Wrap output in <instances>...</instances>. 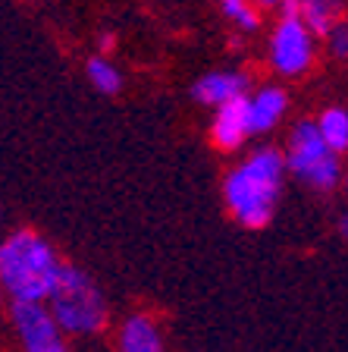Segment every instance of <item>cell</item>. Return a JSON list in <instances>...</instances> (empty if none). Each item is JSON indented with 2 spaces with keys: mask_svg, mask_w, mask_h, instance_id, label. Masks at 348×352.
I'll return each instance as SVG.
<instances>
[{
  "mask_svg": "<svg viewBox=\"0 0 348 352\" xmlns=\"http://www.w3.org/2000/svg\"><path fill=\"white\" fill-rule=\"evenodd\" d=\"M323 38H327V44H329V54H333L336 60H342V63H348V22L339 19Z\"/></svg>",
  "mask_w": 348,
  "mask_h": 352,
  "instance_id": "9a60e30c",
  "label": "cell"
},
{
  "mask_svg": "<svg viewBox=\"0 0 348 352\" xmlns=\"http://www.w3.org/2000/svg\"><path fill=\"white\" fill-rule=\"evenodd\" d=\"M286 157L279 148H257V151L232 167L223 179L226 208L242 227L264 230L273 220L276 201L283 195Z\"/></svg>",
  "mask_w": 348,
  "mask_h": 352,
  "instance_id": "6da1fadb",
  "label": "cell"
},
{
  "mask_svg": "<svg viewBox=\"0 0 348 352\" xmlns=\"http://www.w3.org/2000/svg\"><path fill=\"white\" fill-rule=\"evenodd\" d=\"M257 7L261 10H276L279 7V0H257Z\"/></svg>",
  "mask_w": 348,
  "mask_h": 352,
  "instance_id": "ac0fdd59",
  "label": "cell"
},
{
  "mask_svg": "<svg viewBox=\"0 0 348 352\" xmlns=\"http://www.w3.org/2000/svg\"><path fill=\"white\" fill-rule=\"evenodd\" d=\"M13 324L25 352H69L44 302H13Z\"/></svg>",
  "mask_w": 348,
  "mask_h": 352,
  "instance_id": "8992f818",
  "label": "cell"
},
{
  "mask_svg": "<svg viewBox=\"0 0 348 352\" xmlns=\"http://www.w3.org/2000/svg\"><path fill=\"white\" fill-rule=\"evenodd\" d=\"M85 73L101 95H116V91L123 88V73H119L107 57H91L85 66Z\"/></svg>",
  "mask_w": 348,
  "mask_h": 352,
  "instance_id": "4fadbf2b",
  "label": "cell"
},
{
  "mask_svg": "<svg viewBox=\"0 0 348 352\" xmlns=\"http://www.w3.org/2000/svg\"><path fill=\"white\" fill-rule=\"evenodd\" d=\"M251 135L248 129V95H239L232 101L220 104L211 123V142L220 151H239L245 139Z\"/></svg>",
  "mask_w": 348,
  "mask_h": 352,
  "instance_id": "52a82bcc",
  "label": "cell"
},
{
  "mask_svg": "<svg viewBox=\"0 0 348 352\" xmlns=\"http://www.w3.org/2000/svg\"><path fill=\"white\" fill-rule=\"evenodd\" d=\"M223 13L229 16L242 32H257V25H261V13H257L248 0H223Z\"/></svg>",
  "mask_w": 348,
  "mask_h": 352,
  "instance_id": "5bb4252c",
  "label": "cell"
},
{
  "mask_svg": "<svg viewBox=\"0 0 348 352\" xmlns=\"http://www.w3.org/2000/svg\"><path fill=\"white\" fill-rule=\"evenodd\" d=\"M286 107H289V95L279 85H264L248 98V129L251 135H264V132L276 129V123L283 120Z\"/></svg>",
  "mask_w": 348,
  "mask_h": 352,
  "instance_id": "ba28073f",
  "label": "cell"
},
{
  "mask_svg": "<svg viewBox=\"0 0 348 352\" xmlns=\"http://www.w3.org/2000/svg\"><path fill=\"white\" fill-rule=\"evenodd\" d=\"M345 186H348V173H345Z\"/></svg>",
  "mask_w": 348,
  "mask_h": 352,
  "instance_id": "44dd1931",
  "label": "cell"
},
{
  "mask_svg": "<svg viewBox=\"0 0 348 352\" xmlns=\"http://www.w3.org/2000/svg\"><path fill=\"white\" fill-rule=\"evenodd\" d=\"M0 302H3V286H0Z\"/></svg>",
  "mask_w": 348,
  "mask_h": 352,
  "instance_id": "ffe728a7",
  "label": "cell"
},
{
  "mask_svg": "<svg viewBox=\"0 0 348 352\" xmlns=\"http://www.w3.org/2000/svg\"><path fill=\"white\" fill-rule=\"evenodd\" d=\"M298 7H301V0H279V16H298Z\"/></svg>",
  "mask_w": 348,
  "mask_h": 352,
  "instance_id": "2e32d148",
  "label": "cell"
},
{
  "mask_svg": "<svg viewBox=\"0 0 348 352\" xmlns=\"http://www.w3.org/2000/svg\"><path fill=\"white\" fill-rule=\"evenodd\" d=\"M339 233L348 236V214H342V217H339Z\"/></svg>",
  "mask_w": 348,
  "mask_h": 352,
  "instance_id": "d6986e66",
  "label": "cell"
},
{
  "mask_svg": "<svg viewBox=\"0 0 348 352\" xmlns=\"http://www.w3.org/2000/svg\"><path fill=\"white\" fill-rule=\"evenodd\" d=\"M314 63V35L298 16H279L270 35V66L286 79L305 76Z\"/></svg>",
  "mask_w": 348,
  "mask_h": 352,
  "instance_id": "5b68a950",
  "label": "cell"
},
{
  "mask_svg": "<svg viewBox=\"0 0 348 352\" xmlns=\"http://www.w3.org/2000/svg\"><path fill=\"white\" fill-rule=\"evenodd\" d=\"M317 129L336 154L348 151V110L345 107H327L317 117Z\"/></svg>",
  "mask_w": 348,
  "mask_h": 352,
  "instance_id": "7c38bea8",
  "label": "cell"
},
{
  "mask_svg": "<svg viewBox=\"0 0 348 352\" xmlns=\"http://www.w3.org/2000/svg\"><path fill=\"white\" fill-rule=\"evenodd\" d=\"M57 271L54 245L32 230H16L0 242V286L13 302H44Z\"/></svg>",
  "mask_w": 348,
  "mask_h": 352,
  "instance_id": "7a4b0ae2",
  "label": "cell"
},
{
  "mask_svg": "<svg viewBox=\"0 0 348 352\" xmlns=\"http://www.w3.org/2000/svg\"><path fill=\"white\" fill-rule=\"evenodd\" d=\"M47 311L54 315L57 327L73 337H97L107 330V299L97 283L82 267L60 261L57 280L47 293Z\"/></svg>",
  "mask_w": 348,
  "mask_h": 352,
  "instance_id": "3957f363",
  "label": "cell"
},
{
  "mask_svg": "<svg viewBox=\"0 0 348 352\" xmlns=\"http://www.w3.org/2000/svg\"><path fill=\"white\" fill-rule=\"evenodd\" d=\"M345 13V0H301L298 19L311 29L314 38H323Z\"/></svg>",
  "mask_w": 348,
  "mask_h": 352,
  "instance_id": "8fae6325",
  "label": "cell"
},
{
  "mask_svg": "<svg viewBox=\"0 0 348 352\" xmlns=\"http://www.w3.org/2000/svg\"><path fill=\"white\" fill-rule=\"evenodd\" d=\"M116 349L119 352H167V343H163L160 324L141 311V315H129L119 324Z\"/></svg>",
  "mask_w": 348,
  "mask_h": 352,
  "instance_id": "9c48e42d",
  "label": "cell"
},
{
  "mask_svg": "<svg viewBox=\"0 0 348 352\" xmlns=\"http://www.w3.org/2000/svg\"><path fill=\"white\" fill-rule=\"evenodd\" d=\"M101 51H113V35H101Z\"/></svg>",
  "mask_w": 348,
  "mask_h": 352,
  "instance_id": "e0dca14e",
  "label": "cell"
},
{
  "mask_svg": "<svg viewBox=\"0 0 348 352\" xmlns=\"http://www.w3.org/2000/svg\"><path fill=\"white\" fill-rule=\"evenodd\" d=\"M283 157H286V173H292L295 179H301L305 186H311L317 192H333L342 179L339 154L323 142L317 123H311V120L295 123Z\"/></svg>",
  "mask_w": 348,
  "mask_h": 352,
  "instance_id": "277c9868",
  "label": "cell"
},
{
  "mask_svg": "<svg viewBox=\"0 0 348 352\" xmlns=\"http://www.w3.org/2000/svg\"><path fill=\"white\" fill-rule=\"evenodd\" d=\"M248 91V76L235 73V69H223V73H207L192 85V98L204 107H220V104L232 101Z\"/></svg>",
  "mask_w": 348,
  "mask_h": 352,
  "instance_id": "30bf717a",
  "label": "cell"
}]
</instances>
